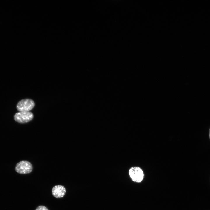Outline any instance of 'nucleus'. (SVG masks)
Segmentation results:
<instances>
[{"label": "nucleus", "mask_w": 210, "mask_h": 210, "mask_svg": "<svg viewBox=\"0 0 210 210\" xmlns=\"http://www.w3.org/2000/svg\"><path fill=\"white\" fill-rule=\"evenodd\" d=\"M130 178L134 182H141L144 177V174L142 169L139 167L133 166L131 167L129 171Z\"/></svg>", "instance_id": "obj_1"}, {"label": "nucleus", "mask_w": 210, "mask_h": 210, "mask_svg": "<svg viewBox=\"0 0 210 210\" xmlns=\"http://www.w3.org/2000/svg\"><path fill=\"white\" fill-rule=\"evenodd\" d=\"M35 106L34 102L29 99L21 100L17 104V110L19 112H28L32 109Z\"/></svg>", "instance_id": "obj_2"}, {"label": "nucleus", "mask_w": 210, "mask_h": 210, "mask_svg": "<svg viewBox=\"0 0 210 210\" xmlns=\"http://www.w3.org/2000/svg\"><path fill=\"white\" fill-rule=\"evenodd\" d=\"M33 169L32 164L27 161H22L18 163L15 167V170L17 173L25 174L31 173Z\"/></svg>", "instance_id": "obj_3"}, {"label": "nucleus", "mask_w": 210, "mask_h": 210, "mask_svg": "<svg viewBox=\"0 0 210 210\" xmlns=\"http://www.w3.org/2000/svg\"><path fill=\"white\" fill-rule=\"evenodd\" d=\"M33 117V114L30 111L19 112L15 114L14 118L18 123H25L32 120Z\"/></svg>", "instance_id": "obj_4"}, {"label": "nucleus", "mask_w": 210, "mask_h": 210, "mask_svg": "<svg viewBox=\"0 0 210 210\" xmlns=\"http://www.w3.org/2000/svg\"><path fill=\"white\" fill-rule=\"evenodd\" d=\"M52 195L55 197L61 198L65 195L66 190L65 188L62 186L56 185L52 188Z\"/></svg>", "instance_id": "obj_5"}, {"label": "nucleus", "mask_w": 210, "mask_h": 210, "mask_svg": "<svg viewBox=\"0 0 210 210\" xmlns=\"http://www.w3.org/2000/svg\"><path fill=\"white\" fill-rule=\"evenodd\" d=\"M35 210H49L45 206L40 205L37 207Z\"/></svg>", "instance_id": "obj_6"}, {"label": "nucleus", "mask_w": 210, "mask_h": 210, "mask_svg": "<svg viewBox=\"0 0 210 210\" xmlns=\"http://www.w3.org/2000/svg\"><path fill=\"white\" fill-rule=\"evenodd\" d=\"M209 138H210V130H209Z\"/></svg>", "instance_id": "obj_7"}]
</instances>
